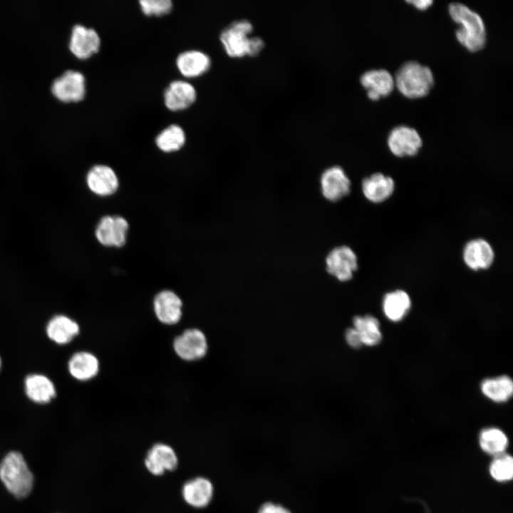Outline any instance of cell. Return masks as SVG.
<instances>
[{
	"mask_svg": "<svg viewBox=\"0 0 513 513\" xmlns=\"http://www.w3.org/2000/svg\"><path fill=\"white\" fill-rule=\"evenodd\" d=\"M449 14L452 19L460 25L456 31L458 41L470 51L481 50L485 44L486 31L480 16L460 3L450 4Z\"/></svg>",
	"mask_w": 513,
	"mask_h": 513,
	"instance_id": "1",
	"label": "cell"
},
{
	"mask_svg": "<svg viewBox=\"0 0 513 513\" xmlns=\"http://www.w3.org/2000/svg\"><path fill=\"white\" fill-rule=\"evenodd\" d=\"M0 480L7 490L17 498L26 497L33 485V476L23 455L9 452L0 463Z\"/></svg>",
	"mask_w": 513,
	"mask_h": 513,
	"instance_id": "2",
	"label": "cell"
},
{
	"mask_svg": "<svg viewBox=\"0 0 513 513\" xmlns=\"http://www.w3.org/2000/svg\"><path fill=\"white\" fill-rule=\"evenodd\" d=\"M394 81L398 90L409 98L427 95L434 84L430 69L415 61L405 63L397 71Z\"/></svg>",
	"mask_w": 513,
	"mask_h": 513,
	"instance_id": "3",
	"label": "cell"
},
{
	"mask_svg": "<svg viewBox=\"0 0 513 513\" xmlns=\"http://www.w3.org/2000/svg\"><path fill=\"white\" fill-rule=\"evenodd\" d=\"M253 29L252 23L247 19H237L224 27L219 40L226 53L232 58L247 56L248 40Z\"/></svg>",
	"mask_w": 513,
	"mask_h": 513,
	"instance_id": "4",
	"label": "cell"
},
{
	"mask_svg": "<svg viewBox=\"0 0 513 513\" xmlns=\"http://www.w3.org/2000/svg\"><path fill=\"white\" fill-rule=\"evenodd\" d=\"M51 92L62 102L81 101L86 93L85 76L78 71L67 70L53 81Z\"/></svg>",
	"mask_w": 513,
	"mask_h": 513,
	"instance_id": "5",
	"label": "cell"
},
{
	"mask_svg": "<svg viewBox=\"0 0 513 513\" xmlns=\"http://www.w3.org/2000/svg\"><path fill=\"white\" fill-rule=\"evenodd\" d=\"M328 273L340 281L351 280L358 269V258L354 251L346 245L332 249L326 257Z\"/></svg>",
	"mask_w": 513,
	"mask_h": 513,
	"instance_id": "6",
	"label": "cell"
},
{
	"mask_svg": "<svg viewBox=\"0 0 513 513\" xmlns=\"http://www.w3.org/2000/svg\"><path fill=\"white\" fill-rule=\"evenodd\" d=\"M179 464L176 451L170 445L157 442L147 451L144 465L151 475L159 477L167 472L175 471Z\"/></svg>",
	"mask_w": 513,
	"mask_h": 513,
	"instance_id": "7",
	"label": "cell"
},
{
	"mask_svg": "<svg viewBox=\"0 0 513 513\" xmlns=\"http://www.w3.org/2000/svg\"><path fill=\"white\" fill-rule=\"evenodd\" d=\"M351 180L344 170L338 165L328 167L320 177L321 194L325 199L336 202L347 196L351 190Z\"/></svg>",
	"mask_w": 513,
	"mask_h": 513,
	"instance_id": "8",
	"label": "cell"
},
{
	"mask_svg": "<svg viewBox=\"0 0 513 513\" xmlns=\"http://www.w3.org/2000/svg\"><path fill=\"white\" fill-rule=\"evenodd\" d=\"M128 223L120 216H105L101 218L95 229L97 240L107 247H120L126 241Z\"/></svg>",
	"mask_w": 513,
	"mask_h": 513,
	"instance_id": "9",
	"label": "cell"
},
{
	"mask_svg": "<svg viewBox=\"0 0 513 513\" xmlns=\"http://www.w3.org/2000/svg\"><path fill=\"white\" fill-rule=\"evenodd\" d=\"M391 152L397 157L415 155L422 146V140L416 130L400 125L393 128L388 138Z\"/></svg>",
	"mask_w": 513,
	"mask_h": 513,
	"instance_id": "10",
	"label": "cell"
},
{
	"mask_svg": "<svg viewBox=\"0 0 513 513\" xmlns=\"http://www.w3.org/2000/svg\"><path fill=\"white\" fill-rule=\"evenodd\" d=\"M173 348L182 359L195 361L204 356L207 350V342L204 334L200 330L190 328L175 338Z\"/></svg>",
	"mask_w": 513,
	"mask_h": 513,
	"instance_id": "11",
	"label": "cell"
},
{
	"mask_svg": "<svg viewBox=\"0 0 513 513\" xmlns=\"http://www.w3.org/2000/svg\"><path fill=\"white\" fill-rule=\"evenodd\" d=\"M98 32L81 24L75 25L71 31L69 48L80 59H86L97 53L100 47Z\"/></svg>",
	"mask_w": 513,
	"mask_h": 513,
	"instance_id": "12",
	"label": "cell"
},
{
	"mask_svg": "<svg viewBox=\"0 0 513 513\" xmlns=\"http://www.w3.org/2000/svg\"><path fill=\"white\" fill-rule=\"evenodd\" d=\"M181 494L188 506L195 509H203L212 502L214 486L208 478L197 476L187 480L182 484Z\"/></svg>",
	"mask_w": 513,
	"mask_h": 513,
	"instance_id": "13",
	"label": "cell"
},
{
	"mask_svg": "<svg viewBox=\"0 0 513 513\" xmlns=\"http://www.w3.org/2000/svg\"><path fill=\"white\" fill-rule=\"evenodd\" d=\"M163 98L167 109L180 111L188 108L195 102L197 91L188 81L175 80L165 88Z\"/></svg>",
	"mask_w": 513,
	"mask_h": 513,
	"instance_id": "14",
	"label": "cell"
},
{
	"mask_svg": "<svg viewBox=\"0 0 513 513\" xmlns=\"http://www.w3.org/2000/svg\"><path fill=\"white\" fill-rule=\"evenodd\" d=\"M360 82L372 100L388 95L395 87L394 78L385 69L366 71L361 75Z\"/></svg>",
	"mask_w": 513,
	"mask_h": 513,
	"instance_id": "15",
	"label": "cell"
},
{
	"mask_svg": "<svg viewBox=\"0 0 513 513\" xmlns=\"http://www.w3.org/2000/svg\"><path fill=\"white\" fill-rule=\"evenodd\" d=\"M86 183L89 190L99 196L113 194L118 187V180L114 170L105 165H96L87 173Z\"/></svg>",
	"mask_w": 513,
	"mask_h": 513,
	"instance_id": "16",
	"label": "cell"
},
{
	"mask_svg": "<svg viewBox=\"0 0 513 513\" xmlns=\"http://www.w3.org/2000/svg\"><path fill=\"white\" fill-rule=\"evenodd\" d=\"M154 311L158 320L165 324L177 323L182 317V302L172 291L164 290L154 299Z\"/></svg>",
	"mask_w": 513,
	"mask_h": 513,
	"instance_id": "17",
	"label": "cell"
},
{
	"mask_svg": "<svg viewBox=\"0 0 513 513\" xmlns=\"http://www.w3.org/2000/svg\"><path fill=\"white\" fill-rule=\"evenodd\" d=\"M494 258L492 246L483 239H472L464 248V261L472 270L488 269L492 264Z\"/></svg>",
	"mask_w": 513,
	"mask_h": 513,
	"instance_id": "18",
	"label": "cell"
},
{
	"mask_svg": "<svg viewBox=\"0 0 513 513\" xmlns=\"http://www.w3.org/2000/svg\"><path fill=\"white\" fill-rule=\"evenodd\" d=\"M212 64L210 57L200 50H187L176 58V66L186 78H196L207 72Z\"/></svg>",
	"mask_w": 513,
	"mask_h": 513,
	"instance_id": "19",
	"label": "cell"
},
{
	"mask_svg": "<svg viewBox=\"0 0 513 513\" xmlns=\"http://www.w3.org/2000/svg\"><path fill=\"white\" fill-rule=\"evenodd\" d=\"M361 188L367 200L373 203H380L392 195L395 183L390 177L377 172L364 178Z\"/></svg>",
	"mask_w": 513,
	"mask_h": 513,
	"instance_id": "20",
	"label": "cell"
},
{
	"mask_svg": "<svg viewBox=\"0 0 513 513\" xmlns=\"http://www.w3.org/2000/svg\"><path fill=\"white\" fill-rule=\"evenodd\" d=\"M24 388L27 397L38 404L48 403L56 395V387L52 380L42 374L33 373L26 376Z\"/></svg>",
	"mask_w": 513,
	"mask_h": 513,
	"instance_id": "21",
	"label": "cell"
},
{
	"mask_svg": "<svg viewBox=\"0 0 513 513\" xmlns=\"http://www.w3.org/2000/svg\"><path fill=\"white\" fill-rule=\"evenodd\" d=\"M47 336L57 344L71 342L80 331L78 324L67 316L59 314L50 319L46 326Z\"/></svg>",
	"mask_w": 513,
	"mask_h": 513,
	"instance_id": "22",
	"label": "cell"
},
{
	"mask_svg": "<svg viewBox=\"0 0 513 513\" xmlns=\"http://www.w3.org/2000/svg\"><path fill=\"white\" fill-rule=\"evenodd\" d=\"M98 370V358L88 352L76 353L68 361L70 374L78 380L85 381L91 379L97 375Z\"/></svg>",
	"mask_w": 513,
	"mask_h": 513,
	"instance_id": "23",
	"label": "cell"
},
{
	"mask_svg": "<svg viewBox=\"0 0 513 513\" xmlns=\"http://www.w3.org/2000/svg\"><path fill=\"white\" fill-rule=\"evenodd\" d=\"M483 395L495 403H504L513 394V382L508 375L484 379L480 385Z\"/></svg>",
	"mask_w": 513,
	"mask_h": 513,
	"instance_id": "24",
	"label": "cell"
},
{
	"mask_svg": "<svg viewBox=\"0 0 513 513\" xmlns=\"http://www.w3.org/2000/svg\"><path fill=\"white\" fill-rule=\"evenodd\" d=\"M411 306L409 295L403 290H395L386 294L383 300V309L385 316L397 322L402 320Z\"/></svg>",
	"mask_w": 513,
	"mask_h": 513,
	"instance_id": "25",
	"label": "cell"
},
{
	"mask_svg": "<svg viewBox=\"0 0 513 513\" xmlns=\"http://www.w3.org/2000/svg\"><path fill=\"white\" fill-rule=\"evenodd\" d=\"M478 442L480 449L492 457L506 452L509 445L507 435L495 427L482 429L479 434Z\"/></svg>",
	"mask_w": 513,
	"mask_h": 513,
	"instance_id": "26",
	"label": "cell"
},
{
	"mask_svg": "<svg viewBox=\"0 0 513 513\" xmlns=\"http://www.w3.org/2000/svg\"><path fill=\"white\" fill-rule=\"evenodd\" d=\"M353 328L358 333L362 344L373 346L382 339L378 320L373 316H356L353 318Z\"/></svg>",
	"mask_w": 513,
	"mask_h": 513,
	"instance_id": "27",
	"label": "cell"
},
{
	"mask_svg": "<svg viewBox=\"0 0 513 513\" xmlns=\"http://www.w3.org/2000/svg\"><path fill=\"white\" fill-rule=\"evenodd\" d=\"M186 135L183 128L171 124L164 128L155 138L157 147L164 152H172L181 149L185 143Z\"/></svg>",
	"mask_w": 513,
	"mask_h": 513,
	"instance_id": "28",
	"label": "cell"
},
{
	"mask_svg": "<svg viewBox=\"0 0 513 513\" xmlns=\"http://www.w3.org/2000/svg\"><path fill=\"white\" fill-rule=\"evenodd\" d=\"M489 473L497 482L505 483L513 477V459L512 455L504 452L493 457L489 465Z\"/></svg>",
	"mask_w": 513,
	"mask_h": 513,
	"instance_id": "29",
	"label": "cell"
},
{
	"mask_svg": "<svg viewBox=\"0 0 513 513\" xmlns=\"http://www.w3.org/2000/svg\"><path fill=\"white\" fill-rule=\"evenodd\" d=\"M139 4L142 12L149 16L166 15L173 6L171 0H140Z\"/></svg>",
	"mask_w": 513,
	"mask_h": 513,
	"instance_id": "30",
	"label": "cell"
},
{
	"mask_svg": "<svg viewBox=\"0 0 513 513\" xmlns=\"http://www.w3.org/2000/svg\"><path fill=\"white\" fill-rule=\"evenodd\" d=\"M265 46L264 39L259 36H249L247 48V56H256L259 55Z\"/></svg>",
	"mask_w": 513,
	"mask_h": 513,
	"instance_id": "31",
	"label": "cell"
},
{
	"mask_svg": "<svg viewBox=\"0 0 513 513\" xmlns=\"http://www.w3.org/2000/svg\"><path fill=\"white\" fill-rule=\"evenodd\" d=\"M258 513H291V512L280 504L266 502L261 506Z\"/></svg>",
	"mask_w": 513,
	"mask_h": 513,
	"instance_id": "32",
	"label": "cell"
},
{
	"mask_svg": "<svg viewBox=\"0 0 513 513\" xmlns=\"http://www.w3.org/2000/svg\"><path fill=\"white\" fill-rule=\"evenodd\" d=\"M345 338L348 344L353 348H359L363 345L360 336L354 328H348L346 331Z\"/></svg>",
	"mask_w": 513,
	"mask_h": 513,
	"instance_id": "33",
	"label": "cell"
},
{
	"mask_svg": "<svg viewBox=\"0 0 513 513\" xmlns=\"http://www.w3.org/2000/svg\"><path fill=\"white\" fill-rule=\"evenodd\" d=\"M407 2L413 4L415 8L421 11L427 9L433 3L432 1L430 0H414L407 1Z\"/></svg>",
	"mask_w": 513,
	"mask_h": 513,
	"instance_id": "34",
	"label": "cell"
},
{
	"mask_svg": "<svg viewBox=\"0 0 513 513\" xmlns=\"http://www.w3.org/2000/svg\"><path fill=\"white\" fill-rule=\"evenodd\" d=\"M1 357H0V369H1Z\"/></svg>",
	"mask_w": 513,
	"mask_h": 513,
	"instance_id": "35",
	"label": "cell"
}]
</instances>
